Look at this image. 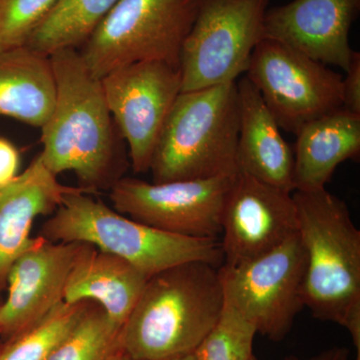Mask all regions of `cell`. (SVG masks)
<instances>
[{
  "label": "cell",
  "mask_w": 360,
  "mask_h": 360,
  "mask_svg": "<svg viewBox=\"0 0 360 360\" xmlns=\"http://www.w3.org/2000/svg\"><path fill=\"white\" fill-rule=\"evenodd\" d=\"M233 177L165 184L122 177L110 187V198L116 212L141 224L186 238L220 239Z\"/></svg>",
  "instance_id": "10"
},
{
  "label": "cell",
  "mask_w": 360,
  "mask_h": 360,
  "mask_svg": "<svg viewBox=\"0 0 360 360\" xmlns=\"http://www.w3.org/2000/svg\"><path fill=\"white\" fill-rule=\"evenodd\" d=\"M58 0H0V51L22 46Z\"/></svg>",
  "instance_id": "24"
},
{
  "label": "cell",
  "mask_w": 360,
  "mask_h": 360,
  "mask_svg": "<svg viewBox=\"0 0 360 360\" xmlns=\"http://www.w3.org/2000/svg\"><path fill=\"white\" fill-rule=\"evenodd\" d=\"M39 236L52 243L92 245L127 260L148 278L184 262L224 264L219 239L186 238L141 224L94 200L80 186L65 195Z\"/></svg>",
  "instance_id": "5"
},
{
  "label": "cell",
  "mask_w": 360,
  "mask_h": 360,
  "mask_svg": "<svg viewBox=\"0 0 360 360\" xmlns=\"http://www.w3.org/2000/svg\"><path fill=\"white\" fill-rule=\"evenodd\" d=\"M359 8L360 0H293L267 9L264 39L347 71L355 51L349 44L350 28Z\"/></svg>",
  "instance_id": "14"
},
{
  "label": "cell",
  "mask_w": 360,
  "mask_h": 360,
  "mask_svg": "<svg viewBox=\"0 0 360 360\" xmlns=\"http://www.w3.org/2000/svg\"><path fill=\"white\" fill-rule=\"evenodd\" d=\"M238 127L236 82L180 92L153 151V182L236 176Z\"/></svg>",
  "instance_id": "4"
},
{
  "label": "cell",
  "mask_w": 360,
  "mask_h": 360,
  "mask_svg": "<svg viewBox=\"0 0 360 360\" xmlns=\"http://www.w3.org/2000/svg\"><path fill=\"white\" fill-rule=\"evenodd\" d=\"M56 94L51 58L26 45L0 51V115L41 129Z\"/></svg>",
  "instance_id": "19"
},
{
  "label": "cell",
  "mask_w": 360,
  "mask_h": 360,
  "mask_svg": "<svg viewBox=\"0 0 360 360\" xmlns=\"http://www.w3.org/2000/svg\"><path fill=\"white\" fill-rule=\"evenodd\" d=\"M252 360H257V357H253Z\"/></svg>",
  "instance_id": "30"
},
{
  "label": "cell",
  "mask_w": 360,
  "mask_h": 360,
  "mask_svg": "<svg viewBox=\"0 0 360 360\" xmlns=\"http://www.w3.org/2000/svg\"><path fill=\"white\" fill-rule=\"evenodd\" d=\"M51 60L56 103L40 129V158L53 174L73 172L89 193L110 189L122 179L127 161L101 79L90 72L77 49L56 52Z\"/></svg>",
  "instance_id": "1"
},
{
  "label": "cell",
  "mask_w": 360,
  "mask_h": 360,
  "mask_svg": "<svg viewBox=\"0 0 360 360\" xmlns=\"http://www.w3.org/2000/svg\"><path fill=\"white\" fill-rule=\"evenodd\" d=\"M101 84L116 129L129 146L132 169L148 172L161 129L181 92L179 68L139 61L110 71Z\"/></svg>",
  "instance_id": "11"
},
{
  "label": "cell",
  "mask_w": 360,
  "mask_h": 360,
  "mask_svg": "<svg viewBox=\"0 0 360 360\" xmlns=\"http://www.w3.org/2000/svg\"><path fill=\"white\" fill-rule=\"evenodd\" d=\"M297 231L292 193L238 172L222 208L221 266L236 267L262 257Z\"/></svg>",
  "instance_id": "12"
},
{
  "label": "cell",
  "mask_w": 360,
  "mask_h": 360,
  "mask_svg": "<svg viewBox=\"0 0 360 360\" xmlns=\"http://www.w3.org/2000/svg\"><path fill=\"white\" fill-rule=\"evenodd\" d=\"M122 328L89 302L80 321L46 360H108L122 348Z\"/></svg>",
  "instance_id": "22"
},
{
  "label": "cell",
  "mask_w": 360,
  "mask_h": 360,
  "mask_svg": "<svg viewBox=\"0 0 360 360\" xmlns=\"http://www.w3.org/2000/svg\"><path fill=\"white\" fill-rule=\"evenodd\" d=\"M89 302H61L32 326L9 338L0 360H46L70 335Z\"/></svg>",
  "instance_id": "21"
},
{
  "label": "cell",
  "mask_w": 360,
  "mask_h": 360,
  "mask_svg": "<svg viewBox=\"0 0 360 360\" xmlns=\"http://www.w3.org/2000/svg\"><path fill=\"white\" fill-rule=\"evenodd\" d=\"M165 360H194L193 354L186 355V356L176 357V359H165Z\"/></svg>",
  "instance_id": "29"
},
{
  "label": "cell",
  "mask_w": 360,
  "mask_h": 360,
  "mask_svg": "<svg viewBox=\"0 0 360 360\" xmlns=\"http://www.w3.org/2000/svg\"><path fill=\"white\" fill-rule=\"evenodd\" d=\"M120 0H58L33 30L26 46L51 58L82 47Z\"/></svg>",
  "instance_id": "20"
},
{
  "label": "cell",
  "mask_w": 360,
  "mask_h": 360,
  "mask_svg": "<svg viewBox=\"0 0 360 360\" xmlns=\"http://www.w3.org/2000/svg\"><path fill=\"white\" fill-rule=\"evenodd\" d=\"M295 135V191L326 188L340 163L359 158L360 115L345 108L307 122Z\"/></svg>",
  "instance_id": "17"
},
{
  "label": "cell",
  "mask_w": 360,
  "mask_h": 360,
  "mask_svg": "<svg viewBox=\"0 0 360 360\" xmlns=\"http://www.w3.org/2000/svg\"><path fill=\"white\" fill-rule=\"evenodd\" d=\"M292 198L307 257L303 304L314 319L347 329L360 360V231L347 203L326 188Z\"/></svg>",
  "instance_id": "3"
},
{
  "label": "cell",
  "mask_w": 360,
  "mask_h": 360,
  "mask_svg": "<svg viewBox=\"0 0 360 360\" xmlns=\"http://www.w3.org/2000/svg\"><path fill=\"white\" fill-rule=\"evenodd\" d=\"M245 73L285 131L342 108V75L277 40L258 42Z\"/></svg>",
  "instance_id": "9"
},
{
  "label": "cell",
  "mask_w": 360,
  "mask_h": 360,
  "mask_svg": "<svg viewBox=\"0 0 360 360\" xmlns=\"http://www.w3.org/2000/svg\"><path fill=\"white\" fill-rule=\"evenodd\" d=\"M236 85L238 172L293 193V151L255 85L246 77Z\"/></svg>",
  "instance_id": "16"
},
{
  "label": "cell",
  "mask_w": 360,
  "mask_h": 360,
  "mask_svg": "<svg viewBox=\"0 0 360 360\" xmlns=\"http://www.w3.org/2000/svg\"><path fill=\"white\" fill-rule=\"evenodd\" d=\"M257 330L224 302L219 321L193 352L194 360H252Z\"/></svg>",
  "instance_id": "23"
},
{
  "label": "cell",
  "mask_w": 360,
  "mask_h": 360,
  "mask_svg": "<svg viewBox=\"0 0 360 360\" xmlns=\"http://www.w3.org/2000/svg\"><path fill=\"white\" fill-rule=\"evenodd\" d=\"M224 307L219 267L205 262L175 265L149 277L120 333L132 360L193 354Z\"/></svg>",
  "instance_id": "2"
},
{
  "label": "cell",
  "mask_w": 360,
  "mask_h": 360,
  "mask_svg": "<svg viewBox=\"0 0 360 360\" xmlns=\"http://www.w3.org/2000/svg\"><path fill=\"white\" fill-rule=\"evenodd\" d=\"M87 245L52 243L40 236L32 239L7 274L0 335H16L63 302L71 270Z\"/></svg>",
  "instance_id": "13"
},
{
  "label": "cell",
  "mask_w": 360,
  "mask_h": 360,
  "mask_svg": "<svg viewBox=\"0 0 360 360\" xmlns=\"http://www.w3.org/2000/svg\"><path fill=\"white\" fill-rule=\"evenodd\" d=\"M281 360H350V357L349 350L347 347H333L307 359H302L296 355H288Z\"/></svg>",
  "instance_id": "27"
},
{
  "label": "cell",
  "mask_w": 360,
  "mask_h": 360,
  "mask_svg": "<svg viewBox=\"0 0 360 360\" xmlns=\"http://www.w3.org/2000/svg\"><path fill=\"white\" fill-rule=\"evenodd\" d=\"M148 277L122 258L87 245L71 270L63 302H94L122 328Z\"/></svg>",
  "instance_id": "18"
},
{
  "label": "cell",
  "mask_w": 360,
  "mask_h": 360,
  "mask_svg": "<svg viewBox=\"0 0 360 360\" xmlns=\"http://www.w3.org/2000/svg\"><path fill=\"white\" fill-rule=\"evenodd\" d=\"M269 0H201L179 70L181 92L236 82L264 39Z\"/></svg>",
  "instance_id": "7"
},
{
  "label": "cell",
  "mask_w": 360,
  "mask_h": 360,
  "mask_svg": "<svg viewBox=\"0 0 360 360\" xmlns=\"http://www.w3.org/2000/svg\"><path fill=\"white\" fill-rule=\"evenodd\" d=\"M20 167V151L11 141L0 137V186L18 176Z\"/></svg>",
  "instance_id": "26"
},
{
  "label": "cell",
  "mask_w": 360,
  "mask_h": 360,
  "mask_svg": "<svg viewBox=\"0 0 360 360\" xmlns=\"http://www.w3.org/2000/svg\"><path fill=\"white\" fill-rule=\"evenodd\" d=\"M108 360H132L130 359L129 355L127 354V352H124V350L122 349V348H120V349H118L117 352H115V354L112 355V356L110 357Z\"/></svg>",
  "instance_id": "28"
},
{
  "label": "cell",
  "mask_w": 360,
  "mask_h": 360,
  "mask_svg": "<svg viewBox=\"0 0 360 360\" xmlns=\"http://www.w3.org/2000/svg\"><path fill=\"white\" fill-rule=\"evenodd\" d=\"M201 0H120L79 53L98 79L120 66L161 61L179 68Z\"/></svg>",
  "instance_id": "6"
},
{
  "label": "cell",
  "mask_w": 360,
  "mask_h": 360,
  "mask_svg": "<svg viewBox=\"0 0 360 360\" xmlns=\"http://www.w3.org/2000/svg\"><path fill=\"white\" fill-rule=\"evenodd\" d=\"M78 188L61 184L39 155L25 172L0 186V288L14 260L30 245L34 220L52 214L65 195Z\"/></svg>",
  "instance_id": "15"
},
{
  "label": "cell",
  "mask_w": 360,
  "mask_h": 360,
  "mask_svg": "<svg viewBox=\"0 0 360 360\" xmlns=\"http://www.w3.org/2000/svg\"><path fill=\"white\" fill-rule=\"evenodd\" d=\"M307 257L298 233L262 257L236 267H219L224 302L255 326L281 341L303 309Z\"/></svg>",
  "instance_id": "8"
},
{
  "label": "cell",
  "mask_w": 360,
  "mask_h": 360,
  "mask_svg": "<svg viewBox=\"0 0 360 360\" xmlns=\"http://www.w3.org/2000/svg\"><path fill=\"white\" fill-rule=\"evenodd\" d=\"M342 79V108L360 115V53L354 51Z\"/></svg>",
  "instance_id": "25"
}]
</instances>
